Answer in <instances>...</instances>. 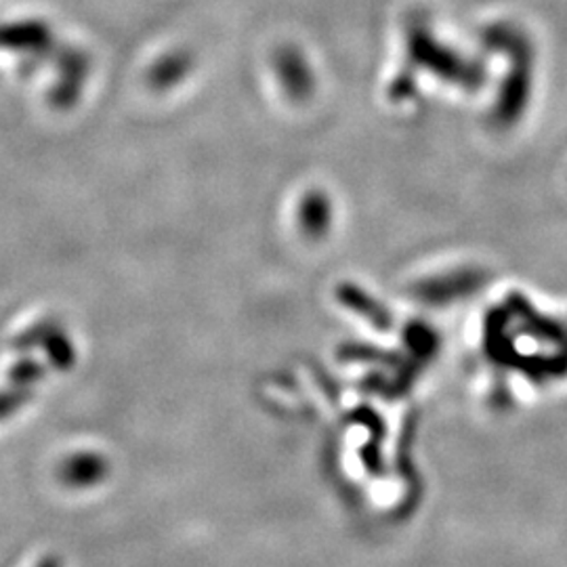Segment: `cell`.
Masks as SVG:
<instances>
[{"label": "cell", "mask_w": 567, "mask_h": 567, "mask_svg": "<svg viewBox=\"0 0 567 567\" xmlns=\"http://www.w3.org/2000/svg\"><path fill=\"white\" fill-rule=\"evenodd\" d=\"M105 471H107V464L102 456L77 454L63 464L61 479L72 488H86V486H95L104 477Z\"/></svg>", "instance_id": "1"}]
</instances>
